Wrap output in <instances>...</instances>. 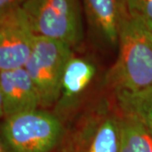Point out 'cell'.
I'll use <instances>...</instances> for the list:
<instances>
[{
	"mask_svg": "<svg viewBox=\"0 0 152 152\" xmlns=\"http://www.w3.org/2000/svg\"><path fill=\"white\" fill-rule=\"evenodd\" d=\"M118 55L106 80L115 91L152 87V30L127 15L121 23Z\"/></svg>",
	"mask_w": 152,
	"mask_h": 152,
	"instance_id": "1",
	"label": "cell"
},
{
	"mask_svg": "<svg viewBox=\"0 0 152 152\" xmlns=\"http://www.w3.org/2000/svg\"><path fill=\"white\" fill-rule=\"evenodd\" d=\"M1 135L9 152H52L62 144L64 129L59 117L38 108L7 117Z\"/></svg>",
	"mask_w": 152,
	"mask_h": 152,
	"instance_id": "2",
	"label": "cell"
},
{
	"mask_svg": "<svg viewBox=\"0 0 152 152\" xmlns=\"http://www.w3.org/2000/svg\"><path fill=\"white\" fill-rule=\"evenodd\" d=\"M72 48L59 40L35 35L32 50L24 68L37 88L41 107L48 108L57 103L65 67L74 56Z\"/></svg>",
	"mask_w": 152,
	"mask_h": 152,
	"instance_id": "3",
	"label": "cell"
},
{
	"mask_svg": "<svg viewBox=\"0 0 152 152\" xmlns=\"http://www.w3.org/2000/svg\"><path fill=\"white\" fill-rule=\"evenodd\" d=\"M21 9L36 36L67 42L81 41V15L78 0H25Z\"/></svg>",
	"mask_w": 152,
	"mask_h": 152,
	"instance_id": "4",
	"label": "cell"
},
{
	"mask_svg": "<svg viewBox=\"0 0 152 152\" xmlns=\"http://www.w3.org/2000/svg\"><path fill=\"white\" fill-rule=\"evenodd\" d=\"M119 115L96 109L79 124L66 152H118Z\"/></svg>",
	"mask_w": 152,
	"mask_h": 152,
	"instance_id": "5",
	"label": "cell"
},
{
	"mask_svg": "<svg viewBox=\"0 0 152 152\" xmlns=\"http://www.w3.org/2000/svg\"><path fill=\"white\" fill-rule=\"evenodd\" d=\"M34 37L21 8L0 20V72L25 66L32 50Z\"/></svg>",
	"mask_w": 152,
	"mask_h": 152,
	"instance_id": "6",
	"label": "cell"
},
{
	"mask_svg": "<svg viewBox=\"0 0 152 152\" xmlns=\"http://www.w3.org/2000/svg\"><path fill=\"white\" fill-rule=\"evenodd\" d=\"M0 89L6 118L41 107L37 88L24 67L0 72Z\"/></svg>",
	"mask_w": 152,
	"mask_h": 152,
	"instance_id": "7",
	"label": "cell"
},
{
	"mask_svg": "<svg viewBox=\"0 0 152 152\" xmlns=\"http://www.w3.org/2000/svg\"><path fill=\"white\" fill-rule=\"evenodd\" d=\"M88 22L103 41L118 44L121 23L127 15L125 0H83Z\"/></svg>",
	"mask_w": 152,
	"mask_h": 152,
	"instance_id": "8",
	"label": "cell"
},
{
	"mask_svg": "<svg viewBox=\"0 0 152 152\" xmlns=\"http://www.w3.org/2000/svg\"><path fill=\"white\" fill-rule=\"evenodd\" d=\"M94 64L84 58L73 56L68 62L62 78L59 98L56 103L60 113L69 112L86 91L95 77Z\"/></svg>",
	"mask_w": 152,
	"mask_h": 152,
	"instance_id": "9",
	"label": "cell"
},
{
	"mask_svg": "<svg viewBox=\"0 0 152 152\" xmlns=\"http://www.w3.org/2000/svg\"><path fill=\"white\" fill-rule=\"evenodd\" d=\"M115 95L120 113L140 122L152 135V87Z\"/></svg>",
	"mask_w": 152,
	"mask_h": 152,
	"instance_id": "10",
	"label": "cell"
},
{
	"mask_svg": "<svg viewBox=\"0 0 152 152\" xmlns=\"http://www.w3.org/2000/svg\"><path fill=\"white\" fill-rule=\"evenodd\" d=\"M118 152H152V135L137 120L119 115Z\"/></svg>",
	"mask_w": 152,
	"mask_h": 152,
	"instance_id": "11",
	"label": "cell"
},
{
	"mask_svg": "<svg viewBox=\"0 0 152 152\" xmlns=\"http://www.w3.org/2000/svg\"><path fill=\"white\" fill-rule=\"evenodd\" d=\"M129 15L152 30V0H125Z\"/></svg>",
	"mask_w": 152,
	"mask_h": 152,
	"instance_id": "12",
	"label": "cell"
},
{
	"mask_svg": "<svg viewBox=\"0 0 152 152\" xmlns=\"http://www.w3.org/2000/svg\"><path fill=\"white\" fill-rule=\"evenodd\" d=\"M25 0H0V20L21 8Z\"/></svg>",
	"mask_w": 152,
	"mask_h": 152,
	"instance_id": "13",
	"label": "cell"
},
{
	"mask_svg": "<svg viewBox=\"0 0 152 152\" xmlns=\"http://www.w3.org/2000/svg\"><path fill=\"white\" fill-rule=\"evenodd\" d=\"M2 116H4V102H3V96H2L1 89H0V118H1Z\"/></svg>",
	"mask_w": 152,
	"mask_h": 152,
	"instance_id": "14",
	"label": "cell"
},
{
	"mask_svg": "<svg viewBox=\"0 0 152 152\" xmlns=\"http://www.w3.org/2000/svg\"><path fill=\"white\" fill-rule=\"evenodd\" d=\"M0 152H9L1 138H0Z\"/></svg>",
	"mask_w": 152,
	"mask_h": 152,
	"instance_id": "15",
	"label": "cell"
}]
</instances>
